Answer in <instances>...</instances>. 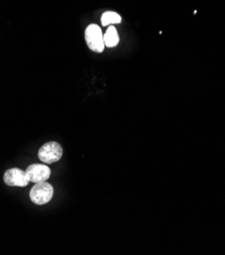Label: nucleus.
Here are the masks:
<instances>
[{"label":"nucleus","mask_w":225,"mask_h":255,"mask_svg":"<svg viewBox=\"0 0 225 255\" xmlns=\"http://www.w3.org/2000/svg\"><path fill=\"white\" fill-rule=\"evenodd\" d=\"M119 35L118 32L116 30L115 27L111 25V27L108 28L106 34L104 35V42H105V46L109 47V48H113L116 47L119 44Z\"/></svg>","instance_id":"obj_6"},{"label":"nucleus","mask_w":225,"mask_h":255,"mask_svg":"<svg viewBox=\"0 0 225 255\" xmlns=\"http://www.w3.org/2000/svg\"><path fill=\"white\" fill-rule=\"evenodd\" d=\"M26 173L28 175L30 182L36 184L48 180L50 175H51V170H50L47 165L33 164L27 168Z\"/></svg>","instance_id":"obj_5"},{"label":"nucleus","mask_w":225,"mask_h":255,"mask_svg":"<svg viewBox=\"0 0 225 255\" xmlns=\"http://www.w3.org/2000/svg\"><path fill=\"white\" fill-rule=\"evenodd\" d=\"M63 156V148L56 141H50L40 147L38 157L44 164H53L58 162Z\"/></svg>","instance_id":"obj_1"},{"label":"nucleus","mask_w":225,"mask_h":255,"mask_svg":"<svg viewBox=\"0 0 225 255\" xmlns=\"http://www.w3.org/2000/svg\"><path fill=\"white\" fill-rule=\"evenodd\" d=\"M85 41L87 46L93 52L102 53L105 49L104 35L98 25L92 23L89 24L85 30Z\"/></svg>","instance_id":"obj_3"},{"label":"nucleus","mask_w":225,"mask_h":255,"mask_svg":"<svg viewBox=\"0 0 225 255\" xmlns=\"http://www.w3.org/2000/svg\"><path fill=\"white\" fill-rule=\"evenodd\" d=\"M3 181L6 185L12 187H26L30 183L26 171H22L17 168L7 170L4 173Z\"/></svg>","instance_id":"obj_4"},{"label":"nucleus","mask_w":225,"mask_h":255,"mask_svg":"<svg viewBox=\"0 0 225 255\" xmlns=\"http://www.w3.org/2000/svg\"><path fill=\"white\" fill-rule=\"evenodd\" d=\"M53 194V186L50 183L44 181L35 184V186L30 191V198L35 205L44 206L52 199Z\"/></svg>","instance_id":"obj_2"},{"label":"nucleus","mask_w":225,"mask_h":255,"mask_svg":"<svg viewBox=\"0 0 225 255\" xmlns=\"http://www.w3.org/2000/svg\"><path fill=\"white\" fill-rule=\"evenodd\" d=\"M122 17L120 14L114 11H107L102 16V24L104 27L109 24H115V23H121Z\"/></svg>","instance_id":"obj_7"}]
</instances>
